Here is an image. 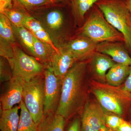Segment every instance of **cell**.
<instances>
[{
	"label": "cell",
	"mask_w": 131,
	"mask_h": 131,
	"mask_svg": "<svg viewBox=\"0 0 131 131\" xmlns=\"http://www.w3.org/2000/svg\"><path fill=\"white\" fill-rule=\"evenodd\" d=\"M87 62H76L62 80L61 98L56 113L70 119L82 110L86 102Z\"/></svg>",
	"instance_id": "6da1fadb"
},
{
	"label": "cell",
	"mask_w": 131,
	"mask_h": 131,
	"mask_svg": "<svg viewBox=\"0 0 131 131\" xmlns=\"http://www.w3.org/2000/svg\"><path fill=\"white\" fill-rule=\"evenodd\" d=\"M86 20L79 33L97 43L120 42L125 43L124 36L106 20L103 13L94 5L90 9Z\"/></svg>",
	"instance_id": "7a4b0ae2"
},
{
	"label": "cell",
	"mask_w": 131,
	"mask_h": 131,
	"mask_svg": "<svg viewBox=\"0 0 131 131\" xmlns=\"http://www.w3.org/2000/svg\"><path fill=\"white\" fill-rule=\"evenodd\" d=\"M70 8L69 1L28 12L40 21L58 49L64 44L63 28L64 25L66 13Z\"/></svg>",
	"instance_id": "3957f363"
},
{
	"label": "cell",
	"mask_w": 131,
	"mask_h": 131,
	"mask_svg": "<svg viewBox=\"0 0 131 131\" xmlns=\"http://www.w3.org/2000/svg\"><path fill=\"white\" fill-rule=\"evenodd\" d=\"M95 5L108 22L124 36L131 55V15L124 0H99Z\"/></svg>",
	"instance_id": "277c9868"
},
{
	"label": "cell",
	"mask_w": 131,
	"mask_h": 131,
	"mask_svg": "<svg viewBox=\"0 0 131 131\" xmlns=\"http://www.w3.org/2000/svg\"><path fill=\"white\" fill-rule=\"evenodd\" d=\"M90 90L104 111L122 116L124 108L131 101V94L122 87L114 86L92 80L90 83Z\"/></svg>",
	"instance_id": "5b68a950"
},
{
	"label": "cell",
	"mask_w": 131,
	"mask_h": 131,
	"mask_svg": "<svg viewBox=\"0 0 131 131\" xmlns=\"http://www.w3.org/2000/svg\"><path fill=\"white\" fill-rule=\"evenodd\" d=\"M45 85L44 74L24 81L23 84V100L37 126L44 113Z\"/></svg>",
	"instance_id": "8992f818"
},
{
	"label": "cell",
	"mask_w": 131,
	"mask_h": 131,
	"mask_svg": "<svg viewBox=\"0 0 131 131\" xmlns=\"http://www.w3.org/2000/svg\"><path fill=\"white\" fill-rule=\"evenodd\" d=\"M14 56L9 62L13 72V77L20 78L28 81L34 78L44 74L47 66L37 59L28 55L16 43L13 44Z\"/></svg>",
	"instance_id": "52a82bcc"
},
{
	"label": "cell",
	"mask_w": 131,
	"mask_h": 131,
	"mask_svg": "<svg viewBox=\"0 0 131 131\" xmlns=\"http://www.w3.org/2000/svg\"><path fill=\"white\" fill-rule=\"evenodd\" d=\"M82 110L81 131H100L106 127L105 112L96 100L87 101Z\"/></svg>",
	"instance_id": "ba28073f"
},
{
	"label": "cell",
	"mask_w": 131,
	"mask_h": 131,
	"mask_svg": "<svg viewBox=\"0 0 131 131\" xmlns=\"http://www.w3.org/2000/svg\"><path fill=\"white\" fill-rule=\"evenodd\" d=\"M44 75L45 79L44 113H56L61 98L62 80L54 74L49 66L46 68Z\"/></svg>",
	"instance_id": "9c48e42d"
},
{
	"label": "cell",
	"mask_w": 131,
	"mask_h": 131,
	"mask_svg": "<svg viewBox=\"0 0 131 131\" xmlns=\"http://www.w3.org/2000/svg\"><path fill=\"white\" fill-rule=\"evenodd\" d=\"M24 81L17 77H13L4 83L1 94V106L2 110L10 109L23 100Z\"/></svg>",
	"instance_id": "30bf717a"
},
{
	"label": "cell",
	"mask_w": 131,
	"mask_h": 131,
	"mask_svg": "<svg viewBox=\"0 0 131 131\" xmlns=\"http://www.w3.org/2000/svg\"><path fill=\"white\" fill-rule=\"evenodd\" d=\"M98 43L86 37L81 35L62 46L70 52L78 62L91 58L96 52Z\"/></svg>",
	"instance_id": "8fae6325"
},
{
	"label": "cell",
	"mask_w": 131,
	"mask_h": 131,
	"mask_svg": "<svg viewBox=\"0 0 131 131\" xmlns=\"http://www.w3.org/2000/svg\"><path fill=\"white\" fill-rule=\"evenodd\" d=\"M54 52L51 57L49 66L54 74L61 80L77 61L72 54L63 46Z\"/></svg>",
	"instance_id": "7c38bea8"
},
{
	"label": "cell",
	"mask_w": 131,
	"mask_h": 131,
	"mask_svg": "<svg viewBox=\"0 0 131 131\" xmlns=\"http://www.w3.org/2000/svg\"><path fill=\"white\" fill-rule=\"evenodd\" d=\"M96 51L107 55L116 63L131 66V57L124 43L104 42L98 43Z\"/></svg>",
	"instance_id": "4fadbf2b"
},
{
	"label": "cell",
	"mask_w": 131,
	"mask_h": 131,
	"mask_svg": "<svg viewBox=\"0 0 131 131\" xmlns=\"http://www.w3.org/2000/svg\"><path fill=\"white\" fill-rule=\"evenodd\" d=\"M90 59V67L95 81L105 83L107 71L116 63L106 54L96 52Z\"/></svg>",
	"instance_id": "5bb4252c"
},
{
	"label": "cell",
	"mask_w": 131,
	"mask_h": 131,
	"mask_svg": "<svg viewBox=\"0 0 131 131\" xmlns=\"http://www.w3.org/2000/svg\"><path fill=\"white\" fill-rule=\"evenodd\" d=\"M67 121L56 113H44L37 126L38 131H64Z\"/></svg>",
	"instance_id": "9a60e30c"
},
{
	"label": "cell",
	"mask_w": 131,
	"mask_h": 131,
	"mask_svg": "<svg viewBox=\"0 0 131 131\" xmlns=\"http://www.w3.org/2000/svg\"><path fill=\"white\" fill-rule=\"evenodd\" d=\"M24 26L38 39L50 45L57 52L59 51V49L56 47L49 33L40 21L29 14L24 21Z\"/></svg>",
	"instance_id": "2e32d148"
},
{
	"label": "cell",
	"mask_w": 131,
	"mask_h": 131,
	"mask_svg": "<svg viewBox=\"0 0 131 131\" xmlns=\"http://www.w3.org/2000/svg\"><path fill=\"white\" fill-rule=\"evenodd\" d=\"M99 0H70L71 13L75 23L81 27L84 23L85 16Z\"/></svg>",
	"instance_id": "e0dca14e"
},
{
	"label": "cell",
	"mask_w": 131,
	"mask_h": 131,
	"mask_svg": "<svg viewBox=\"0 0 131 131\" xmlns=\"http://www.w3.org/2000/svg\"><path fill=\"white\" fill-rule=\"evenodd\" d=\"M19 106L2 110L0 118L1 131H18L20 121Z\"/></svg>",
	"instance_id": "ac0fdd59"
},
{
	"label": "cell",
	"mask_w": 131,
	"mask_h": 131,
	"mask_svg": "<svg viewBox=\"0 0 131 131\" xmlns=\"http://www.w3.org/2000/svg\"><path fill=\"white\" fill-rule=\"evenodd\" d=\"M130 66L122 64H115L106 75V83L114 86H121L129 74Z\"/></svg>",
	"instance_id": "d6986e66"
},
{
	"label": "cell",
	"mask_w": 131,
	"mask_h": 131,
	"mask_svg": "<svg viewBox=\"0 0 131 131\" xmlns=\"http://www.w3.org/2000/svg\"><path fill=\"white\" fill-rule=\"evenodd\" d=\"M15 37L25 50L30 56L35 57L34 35L24 26H16L12 24Z\"/></svg>",
	"instance_id": "ffe728a7"
},
{
	"label": "cell",
	"mask_w": 131,
	"mask_h": 131,
	"mask_svg": "<svg viewBox=\"0 0 131 131\" xmlns=\"http://www.w3.org/2000/svg\"><path fill=\"white\" fill-rule=\"evenodd\" d=\"M0 13L6 15L12 24L16 26H24V21L29 14L23 6L14 0H13L12 8L4 9Z\"/></svg>",
	"instance_id": "44dd1931"
},
{
	"label": "cell",
	"mask_w": 131,
	"mask_h": 131,
	"mask_svg": "<svg viewBox=\"0 0 131 131\" xmlns=\"http://www.w3.org/2000/svg\"><path fill=\"white\" fill-rule=\"evenodd\" d=\"M34 46L35 58L45 65L49 66L50 59L56 51L50 45L42 41L34 35Z\"/></svg>",
	"instance_id": "7402d4cb"
},
{
	"label": "cell",
	"mask_w": 131,
	"mask_h": 131,
	"mask_svg": "<svg viewBox=\"0 0 131 131\" xmlns=\"http://www.w3.org/2000/svg\"><path fill=\"white\" fill-rule=\"evenodd\" d=\"M19 106L20 111L18 131H38L37 126L27 109L24 101L19 104Z\"/></svg>",
	"instance_id": "603a6c76"
},
{
	"label": "cell",
	"mask_w": 131,
	"mask_h": 131,
	"mask_svg": "<svg viewBox=\"0 0 131 131\" xmlns=\"http://www.w3.org/2000/svg\"><path fill=\"white\" fill-rule=\"evenodd\" d=\"M27 12H32L70 0H14Z\"/></svg>",
	"instance_id": "cb8c5ba5"
},
{
	"label": "cell",
	"mask_w": 131,
	"mask_h": 131,
	"mask_svg": "<svg viewBox=\"0 0 131 131\" xmlns=\"http://www.w3.org/2000/svg\"><path fill=\"white\" fill-rule=\"evenodd\" d=\"M0 38L12 44L16 42L12 23L7 17L2 13H0Z\"/></svg>",
	"instance_id": "d4e9b609"
},
{
	"label": "cell",
	"mask_w": 131,
	"mask_h": 131,
	"mask_svg": "<svg viewBox=\"0 0 131 131\" xmlns=\"http://www.w3.org/2000/svg\"><path fill=\"white\" fill-rule=\"evenodd\" d=\"M13 77V72L9 62L6 59L1 57L0 82L1 84L9 81Z\"/></svg>",
	"instance_id": "484cf974"
},
{
	"label": "cell",
	"mask_w": 131,
	"mask_h": 131,
	"mask_svg": "<svg viewBox=\"0 0 131 131\" xmlns=\"http://www.w3.org/2000/svg\"><path fill=\"white\" fill-rule=\"evenodd\" d=\"M105 118L106 126L108 128L115 131L117 130L124 120L118 115L108 112L107 113L106 111Z\"/></svg>",
	"instance_id": "4316f807"
},
{
	"label": "cell",
	"mask_w": 131,
	"mask_h": 131,
	"mask_svg": "<svg viewBox=\"0 0 131 131\" xmlns=\"http://www.w3.org/2000/svg\"><path fill=\"white\" fill-rule=\"evenodd\" d=\"M14 56L13 44L0 38V56L6 59L9 62Z\"/></svg>",
	"instance_id": "83f0119b"
},
{
	"label": "cell",
	"mask_w": 131,
	"mask_h": 131,
	"mask_svg": "<svg viewBox=\"0 0 131 131\" xmlns=\"http://www.w3.org/2000/svg\"><path fill=\"white\" fill-rule=\"evenodd\" d=\"M66 131H81L80 118L77 117L71 121L68 125Z\"/></svg>",
	"instance_id": "f1b7e54d"
},
{
	"label": "cell",
	"mask_w": 131,
	"mask_h": 131,
	"mask_svg": "<svg viewBox=\"0 0 131 131\" xmlns=\"http://www.w3.org/2000/svg\"><path fill=\"white\" fill-rule=\"evenodd\" d=\"M13 0H0V13L5 9L12 8Z\"/></svg>",
	"instance_id": "f546056e"
},
{
	"label": "cell",
	"mask_w": 131,
	"mask_h": 131,
	"mask_svg": "<svg viewBox=\"0 0 131 131\" xmlns=\"http://www.w3.org/2000/svg\"><path fill=\"white\" fill-rule=\"evenodd\" d=\"M122 88L125 91L131 94V66L129 74L125 81Z\"/></svg>",
	"instance_id": "4dcf8cb0"
},
{
	"label": "cell",
	"mask_w": 131,
	"mask_h": 131,
	"mask_svg": "<svg viewBox=\"0 0 131 131\" xmlns=\"http://www.w3.org/2000/svg\"><path fill=\"white\" fill-rule=\"evenodd\" d=\"M116 131H131V124L124 120Z\"/></svg>",
	"instance_id": "1f68e13d"
},
{
	"label": "cell",
	"mask_w": 131,
	"mask_h": 131,
	"mask_svg": "<svg viewBox=\"0 0 131 131\" xmlns=\"http://www.w3.org/2000/svg\"><path fill=\"white\" fill-rule=\"evenodd\" d=\"M124 1L131 15V0H124Z\"/></svg>",
	"instance_id": "d6a6232c"
},
{
	"label": "cell",
	"mask_w": 131,
	"mask_h": 131,
	"mask_svg": "<svg viewBox=\"0 0 131 131\" xmlns=\"http://www.w3.org/2000/svg\"><path fill=\"white\" fill-rule=\"evenodd\" d=\"M100 131H107V127H104V128L101 129Z\"/></svg>",
	"instance_id": "836d02e7"
},
{
	"label": "cell",
	"mask_w": 131,
	"mask_h": 131,
	"mask_svg": "<svg viewBox=\"0 0 131 131\" xmlns=\"http://www.w3.org/2000/svg\"><path fill=\"white\" fill-rule=\"evenodd\" d=\"M107 131H116L114 130H112V129H109V128H108L107 127Z\"/></svg>",
	"instance_id": "e575fe53"
},
{
	"label": "cell",
	"mask_w": 131,
	"mask_h": 131,
	"mask_svg": "<svg viewBox=\"0 0 131 131\" xmlns=\"http://www.w3.org/2000/svg\"></svg>",
	"instance_id": "d590c367"
}]
</instances>
